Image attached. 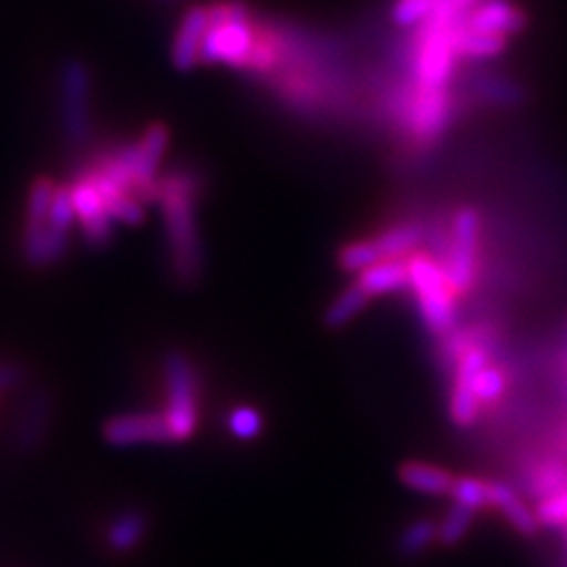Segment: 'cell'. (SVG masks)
<instances>
[{"instance_id":"obj_1","label":"cell","mask_w":567,"mask_h":567,"mask_svg":"<svg viewBox=\"0 0 567 567\" xmlns=\"http://www.w3.org/2000/svg\"><path fill=\"white\" fill-rule=\"evenodd\" d=\"M204 189V175L192 168H175L156 177V204L164 216L171 272L183 287H194L204 277L206 254L197 223V202Z\"/></svg>"},{"instance_id":"obj_2","label":"cell","mask_w":567,"mask_h":567,"mask_svg":"<svg viewBox=\"0 0 567 567\" xmlns=\"http://www.w3.org/2000/svg\"><path fill=\"white\" fill-rule=\"evenodd\" d=\"M208 22L210 27L202 43L199 62L227 64L246 71L258 33V24L251 20V10L239 0H227V3L208 6Z\"/></svg>"},{"instance_id":"obj_3","label":"cell","mask_w":567,"mask_h":567,"mask_svg":"<svg viewBox=\"0 0 567 567\" xmlns=\"http://www.w3.org/2000/svg\"><path fill=\"white\" fill-rule=\"evenodd\" d=\"M60 131L71 152L91 145L93 123V76L87 64L69 58L60 66Z\"/></svg>"},{"instance_id":"obj_4","label":"cell","mask_w":567,"mask_h":567,"mask_svg":"<svg viewBox=\"0 0 567 567\" xmlns=\"http://www.w3.org/2000/svg\"><path fill=\"white\" fill-rule=\"evenodd\" d=\"M410 262V289L419 303L423 324L433 336H450L456 327V293L445 277V270L429 254L414 251Z\"/></svg>"},{"instance_id":"obj_5","label":"cell","mask_w":567,"mask_h":567,"mask_svg":"<svg viewBox=\"0 0 567 567\" xmlns=\"http://www.w3.org/2000/svg\"><path fill=\"white\" fill-rule=\"evenodd\" d=\"M166 406L164 419L173 433V442H185L199 425V374L185 352L173 350L164 360Z\"/></svg>"},{"instance_id":"obj_6","label":"cell","mask_w":567,"mask_h":567,"mask_svg":"<svg viewBox=\"0 0 567 567\" xmlns=\"http://www.w3.org/2000/svg\"><path fill=\"white\" fill-rule=\"evenodd\" d=\"M483 218L475 206H461L452 220V239L442 258V270L452 284L454 293L461 298L471 293L477 275V246H481Z\"/></svg>"},{"instance_id":"obj_7","label":"cell","mask_w":567,"mask_h":567,"mask_svg":"<svg viewBox=\"0 0 567 567\" xmlns=\"http://www.w3.org/2000/svg\"><path fill=\"white\" fill-rule=\"evenodd\" d=\"M454 114L450 87H419L404 102V123L419 145L433 142L447 131Z\"/></svg>"},{"instance_id":"obj_8","label":"cell","mask_w":567,"mask_h":567,"mask_svg":"<svg viewBox=\"0 0 567 567\" xmlns=\"http://www.w3.org/2000/svg\"><path fill=\"white\" fill-rule=\"evenodd\" d=\"M102 435L114 447L164 445V442H173V433L168 429L164 414H154V412L114 416L104 423Z\"/></svg>"},{"instance_id":"obj_9","label":"cell","mask_w":567,"mask_h":567,"mask_svg":"<svg viewBox=\"0 0 567 567\" xmlns=\"http://www.w3.org/2000/svg\"><path fill=\"white\" fill-rule=\"evenodd\" d=\"M210 22H208V8L204 6H192L181 27L175 31L173 48H171V62L177 71H189L199 64V52L202 43L206 39Z\"/></svg>"},{"instance_id":"obj_10","label":"cell","mask_w":567,"mask_h":567,"mask_svg":"<svg viewBox=\"0 0 567 567\" xmlns=\"http://www.w3.org/2000/svg\"><path fill=\"white\" fill-rule=\"evenodd\" d=\"M464 27L471 31L513 35L527 27V17L520 8L513 6L511 0H485V3L473 8V12L466 17Z\"/></svg>"},{"instance_id":"obj_11","label":"cell","mask_w":567,"mask_h":567,"mask_svg":"<svg viewBox=\"0 0 567 567\" xmlns=\"http://www.w3.org/2000/svg\"><path fill=\"white\" fill-rule=\"evenodd\" d=\"M489 483V508H496L504 516V520L518 532L523 537H535L542 529L537 513L532 511L523 499L520 494L513 489L511 485L502 481H487Z\"/></svg>"},{"instance_id":"obj_12","label":"cell","mask_w":567,"mask_h":567,"mask_svg":"<svg viewBox=\"0 0 567 567\" xmlns=\"http://www.w3.org/2000/svg\"><path fill=\"white\" fill-rule=\"evenodd\" d=\"M354 281L369 293V298L404 291L410 289V262L406 258H383L362 270Z\"/></svg>"},{"instance_id":"obj_13","label":"cell","mask_w":567,"mask_h":567,"mask_svg":"<svg viewBox=\"0 0 567 567\" xmlns=\"http://www.w3.org/2000/svg\"><path fill=\"white\" fill-rule=\"evenodd\" d=\"M398 477L404 487L429 496H447L452 494L456 475L447 468L425 464V461H404L398 468Z\"/></svg>"},{"instance_id":"obj_14","label":"cell","mask_w":567,"mask_h":567,"mask_svg":"<svg viewBox=\"0 0 567 567\" xmlns=\"http://www.w3.org/2000/svg\"><path fill=\"white\" fill-rule=\"evenodd\" d=\"M456 55L464 60H489L499 58L508 48V35L502 33H483V31H471L464 24L456 29L454 35Z\"/></svg>"},{"instance_id":"obj_15","label":"cell","mask_w":567,"mask_h":567,"mask_svg":"<svg viewBox=\"0 0 567 567\" xmlns=\"http://www.w3.org/2000/svg\"><path fill=\"white\" fill-rule=\"evenodd\" d=\"M374 239L383 258H406L419 251L425 239V229L419 223H400L383 229Z\"/></svg>"},{"instance_id":"obj_16","label":"cell","mask_w":567,"mask_h":567,"mask_svg":"<svg viewBox=\"0 0 567 567\" xmlns=\"http://www.w3.org/2000/svg\"><path fill=\"white\" fill-rule=\"evenodd\" d=\"M147 535V518L140 511H126L112 520L106 527V544L116 554H128L145 539Z\"/></svg>"},{"instance_id":"obj_17","label":"cell","mask_w":567,"mask_h":567,"mask_svg":"<svg viewBox=\"0 0 567 567\" xmlns=\"http://www.w3.org/2000/svg\"><path fill=\"white\" fill-rule=\"evenodd\" d=\"M50 410H52V404L45 393L33 395L27 402V406L22 410V416H20V423H17V431H14V437L22 447L33 450L35 445H39V440L45 433V425L50 421Z\"/></svg>"},{"instance_id":"obj_18","label":"cell","mask_w":567,"mask_h":567,"mask_svg":"<svg viewBox=\"0 0 567 567\" xmlns=\"http://www.w3.org/2000/svg\"><path fill=\"white\" fill-rule=\"evenodd\" d=\"M367 303H369V293L360 287L358 281H354L333 298V303L327 308L324 324L329 329H343L367 308Z\"/></svg>"},{"instance_id":"obj_19","label":"cell","mask_w":567,"mask_h":567,"mask_svg":"<svg viewBox=\"0 0 567 567\" xmlns=\"http://www.w3.org/2000/svg\"><path fill=\"white\" fill-rule=\"evenodd\" d=\"M529 494L539 496V502L546 496H554L563 489H567V466L563 461H542V464L532 466L525 481Z\"/></svg>"},{"instance_id":"obj_20","label":"cell","mask_w":567,"mask_h":567,"mask_svg":"<svg viewBox=\"0 0 567 567\" xmlns=\"http://www.w3.org/2000/svg\"><path fill=\"white\" fill-rule=\"evenodd\" d=\"M473 381L454 377V388L450 395V419L456 429H471V425L481 416V402H477L473 393Z\"/></svg>"},{"instance_id":"obj_21","label":"cell","mask_w":567,"mask_h":567,"mask_svg":"<svg viewBox=\"0 0 567 567\" xmlns=\"http://www.w3.org/2000/svg\"><path fill=\"white\" fill-rule=\"evenodd\" d=\"M440 542V523L421 518L406 525L398 539V554L404 558H416Z\"/></svg>"},{"instance_id":"obj_22","label":"cell","mask_w":567,"mask_h":567,"mask_svg":"<svg viewBox=\"0 0 567 567\" xmlns=\"http://www.w3.org/2000/svg\"><path fill=\"white\" fill-rule=\"evenodd\" d=\"M379 260H383V256L379 251L374 237L350 241L339 251V265L346 272H352V275H360L362 270L371 268V265Z\"/></svg>"},{"instance_id":"obj_23","label":"cell","mask_w":567,"mask_h":567,"mask_svg":"<svg viewBox=\"0 0 567 567\" xmlns=\"http://www.w3.org/2000/svg\"><path fill=\"white\" fill-rule=\"evenodd\" d=\"M450 496L454 499V504L466 506L475 513L485 511V508H489V483L481 481V477L456 475Z\"/></svg>"},{"instance_id":"obj_24","label":"cell","mask_w":567,"mask_h":567,"mask_svg":"<svg viewBox=\"0 0 567 567\" xmlns=\"http://www.w3.org/2000/svg\"><path fill=\"white\" fill-rule=\"evenodd\" d=\"M473 520H475V511L461 506V504H454L447 511V516L440 523V544L456 546L471 532Z\"/></svg>"},{"instance_id":"obj_25","label":"cell","mask_w":567,"mask_h":567,"mask_svg":"<svg viewBox=\"0 0 567 567\" xmlns=\"http://www.w3.org/2000/svg\"><path fill=\"white\" fill-rule=\"evenodd\" d=\"M506 385H508V379L502 369L485 367L473 381V393L477 402H481V406H492L504 398Z\"/></svg>"},{"instance_id":"obj_26","label":"cell","mask_w":567,"mask_h":567,"mask_svg":"<svg viewBox=\"0 0 567 567\" xmlns=\"http://www.w3.org/2000/svg\"><path fill=\"white\" fill-rule=\"evenodd\" d=\"M106 210L116 223H126V225H137L145 220V204H142L135 194L131 192H116L112 197L104 199Z\"/></svg>"},{"instance_id":"obj_27","label":"cell","mask_w":567,"mask_h":567,"mask_svg":"<svg viewBox=\"0 0 567 567\" xmlns=\"http://www.w3.org/2000/svg\"><path fill=\"white\" fill-rule=\"evenodd\" d=\"M262 414L254 410V406H237V410H233L227 416V431L237 440H256L262 433Z\"/></svg>"},{"instance_id":"obj_28","label":"cell","mask_w":567,"mask_h":567,"mask_svg":"<svg viewBox=\"0 0 567 567\" xmlns=\"http://www.w3.org/2000/svg\"><path fill=\"white\" fill-rule=\"evenodd\" d=\"M440 0H395L393 6V22L398 27H421L425 20H431Z\"/></svg>"},{"instance_id":"obj_29","label":"cell","mask_w":567,"mask_h":567,"mask_svg":"<svg viewBox=\"0 0 567 567\" xmlns=\"http://www.w3.org/2000/svg\"><path fill=\"white\" fill-rule=\"evenodd\" d=\"M535 513L542 527H551V529L567 527V489L554 496H546V499L539 502Z\"/></svg>"},{"instance_id":"obj_30","label":"cell","mask_w":567,"mask_h":567,"mask_svg":"<svg viewBox=\"0 0 567 567\" xmlns=\"http://www.w3.org/2000/svg\"><path fill=\"white\" fill-rule=\"evenodd\" d=\"M481 3L483 0H440L431 17H435V20L452 22V24H461L466 22V17L473 12V8H477Z\"/></svg>"},{"instance_id":"obj_31","label":"cell","mask_w":567,"mask_h":567,"mask_svg":"<svg viewBox=\"0 0 567 567\" xmlns=\"http://www.w3.org/2000/svg\"><path fill=\"white\" fill-rule=\"evenodd\" d=\"M22 377H24V371L20 364L0 362V393H6V390L20 385Z\"/></svg>"}]
</instances>
